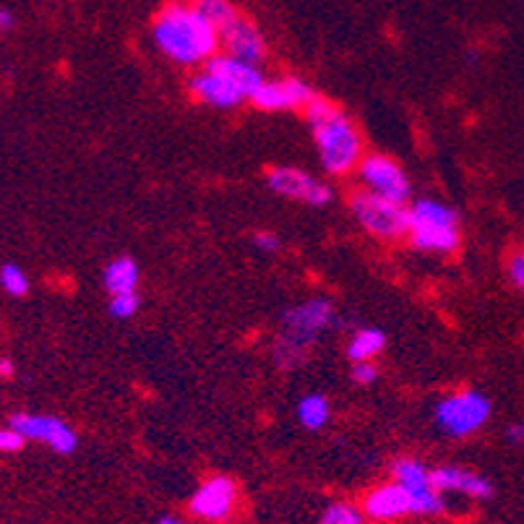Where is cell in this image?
<instances>
[{
  "instance_id": "cell-28",
  "label": "cell",
  "mask_w": 524,
  "mask_h": 524,
  "mask_svg": "<svg viewBox=\"0 0 524 524\" xmlns=\"http://www.w3.org/2000/svg\"><path fill=\"white\" fill-rule=\"evenodd\" d=\"M509 280L514 287L524 290V248L509 258Z\"/></svg>"
},
{
  "instance_id": "cell-3",
  "label": "cell",
  "mask_w": 524,
  "mask_h": 524,
  "mask_svg": "<svg viewBox=\"0 0 524 524\" xmlns=\"http://www.w3.org/2000/svg\"><path fill=\"white\" fill-rule=\"evenodd\" d=\"M407 214H409L407 241L415 250L451 256L459 248L462 230L454 206L439 199H415L412 203H407Z\"/></svg>"
},
{
  "instance_id": "cell-11",
  "label": "cell",
  "mask_w": 524,
  "mask_h": 524,
  "mask_svg": "<svg viewBox=\"0 0 524 524\" xmlns=\"http://www.w3.org/2000/svg\"><path fill=\"white\" fill-rule=\"evenodd\" d=\"M266 186L282 199L303 202L308 206H329L334 199V188L329 183L298 167H272L266 172Z\"/></svg>"
},
{
  "instance_id": "cell-25",
  "label": "cell",
  "mask_w": 524,
  "mask_h": 524,
  "mask_svg": "<svg viewBox=\"0 0 524 524\" xmlns=\"http://www.w3.org/2000/svg\"><path fill=\"white\" fill-rule=\"evenodd\" d=\"M27 446L24 436L11 425H0V454H16Z\"/></svg>"
},
{
  "instance_id": "cell-21",
  "label": "cell",
  "mask_w": 524,
  "mask_h": 524,
  "mask_svg": "<svg viewBox=\"0 0 524 524\" xmlns=\"http://www.w3.org/2000/svg\"><path fill=\"white\" fill-rule=\"evenodd\" d=\"M188 3L217 32H222L235 16H241V8L233 0H188Z\"/></svg>"
},
{
  "instance_id": "cell-27",
  "label": "cell",
  "mask_w": 524,
  "mask_h": 524,
  "mask_svg": "<svg viewBox=\"0 0 524 524\" xmlns=\"http://www.w3.org/2000/svg\"><path fill=\"white\" fill-rule=\"evenodd\" d=\"M253 245H256L261 253H277V250L282 248V241H280L274 233L264 230V233H256V235H253Z\"/></svg>"
},
{
  "instance_id": "cell-19",
  "label": "cell",
  "mask_w": 524,
  "mask_h": 524,
  "mask_svg": "<svg viewBox=\"0 0 524 524\" xmlns=\"http://www.w3.org/2000/svg\"><path fill=\"white\" fill-rule=\"evenodd\" d=\"M295 417L311 433L323 431L329 425V420H331V402L323 394H319V392H311V394H306V397L298 400V404H295Z\"/></svg>"
},
{
  "instance_id": "cell-4",
  "label": "cell",
  "mask_w": 524,
  "mask_h": 524,
  "mask_svg": "<svg viewBox=\"0 0 524 524\" xmlns=\"http://www.w3.org/2000/svg\"><path fill=\"white\" fill-rule=\"evenodd\" d=\"M322 167L331 178H345L358 170L365 157V144L361 128L339 107L331 118L311 125Z\"/></svg>"
},
{
  "instance_id": "cell-29",
  "label": "cell",
  "mask_w": 524,
  "mask_h": 524,
  "mask_svg": "<svg viewBox=\"0 0 524 524\" xmlns=\"http://www.w3.org/2000/svg\"><path fill=\"white\" fill-rule=\"evenodd\" d=\"M13 27H16V16H13V11H11V8H5V5H0V35L11 32Z\"/></svg>"
},
{
  "instance_id": "cell-32",
  "label": "cell",
  "mask_w": 524,
  "mask_h": 524,
  "mask_svg": "<svg viewBox=\"0 0 524 524\" xmlns=\"http://www.w3.org/2000/svg\"><path fill=\"white\" fill-rule=\"evenodd\" d=\"M157 524H186L180 517H172V514H162L160 517V522Z\"/></svg>"
},
{
  "instance_id": "cell-5",
  "label": "cell",
  "mask_w": 524,
  "mask_h": 524,
  "mask_svg": "<svg viewBox=\"0 0 524 524\" xmlns=\"http://www.w3.org/2000/svg\"><path fill=\"white\" fill-rule=\"evenodd\" d=\"M350 211L365 233L378 241L392 242L407 238L409 214H407L404 203L389 202L384 196H376L370 191L358 188L350 194Z\"/></svg>"
},
{
  "instance_id": "cell-1",
  "label": "cell",
  "mask_w": 524,
  "mask_h": 524,
  "mask_svg": "<svg viewBox=\"0 0 524 524\" xmlns=\"http://www.w3.org/2000/svg\"><path fill=\"white\" fill-rule=\"evenodd\" d=\"M152 40L162 55L183 68H202L219 52V32L186 0L164 3L152 21Z\"/></svg>"
},
{
  "instance_id": "cell-30",
  "label": "cell",
  "mask_w": 524,
  "mask_h": 524,
  "mask_svg": "<svg viewBox=\"0 0 524 524\" xmlns=\"http://www.w3.org/2000/svg\"><path fill=\"white\" fill-rule=\"evenodd\" d=\"M506 441L509 444H524V425L522 423H514V425H509L506 428Z\"/></svg>"
},
{
  "instance_id": "cell-9",
  "label": "cell",
  "mask_w": 524,
  "mask_h": 524,
  "mask_svg": "<svg viewBox=\"0 0 524 524\" xmlns=\"http://www.w3.org/2000/svg\"><path fill=\"white\" fill-rule=\"evenodd\" d=\"M392 475L412 496V512H415V517H439V514H444V496L433 488L431 467L425 462H420L415 457H402V459L394 462Z\"/></svg>"
},
{
  "instance_id": "cell-17",
  "label": "cell",
  "mask_w": 524,
  "mask_h": 524,
  "mask_svg": "<svg viewBox=\"0 0 524 524\" xmlns=\"http://www.w3.org/2000/svg\"><path fill=\"white\" fill-rule=\"evenodd\" d=\"M203 68H209V71H214V74L230 79L235 86H241L242 91L248 94V102H250V94L266 81L261 66H253V63L238 60V58H233V55H227V52H217L214 58H209V60L203 63Z\"/></svg>"
},
{
  "instance_id": "cell-2",
  "label": "cell",
  "mask_w": 524,
  "mask_h": 524,
  "mask_svg": "<svg viewBox=\"0 0 524 524\" xmlns=\"http://www.w3.org/2000/svg\"><path fill=\"white\" fill-rule=\"evenodd\" d=\"M339 323L337 308L329 298H308L284 308L272 358L280 370H295L308 361L322 337Z\"/></svg>"
},
{
  "instance_id": "cell-8",
  "label": "cell",
  "mask_w": 524,
  "mask_h": 524,
  "mask_svg": "<svg viewBox=\"0 0 524 524\" xmlns=\"http://www.w3.org/2000/svg\"><path fill=\"white\" fill-rule=\"evenodd\" d=\"M355 172H358L363 191L384 196L389 202L404 203V206L412 202L409 175L404 172V167L397 160H392L386 155H365Z\"/></svg>"
},
{
  "instance_id": "cell-22",
  "label": "cell",
  "mask_w": 524,
  "mask_h": 524,
  "mask_svg": "<svg viewBox=\"0 0 524 524\" xmlns=\"http://www.w3.org/2000/svg\"><path fill=\"white\" fill-rule=\"evenodd\" d=\"M365 514L361 512V506L347 504V501H334L323 509L319 524H365Z\"/></svg>"
},
{
  "instance_id": "cell-26",
  "label": "cell",
  "mask_w": 524,
  "mask_h": 524,
  "mask_svg": "<svg viewBox=\"0 0 524 524\" xmlns=\"http://www.w3.org/2000/svg\"><path fill=\"white\" fill-rule=\"evenodd\" d=\"M353 381L358 386H373L378 381V368L373 361H365V363H353V370H350Z\"/></svg>"
},
{
  "instance_id": "cell-20",
  "label": "cell",
  "mask_w": 524,
  "mask_h": 524,
  "mask_svg": "<svg viewBox=\"0 0 524 524\" xmlns=\"http://www.w3.org/2000/svg\"><path fill=\"white\" fill-rule=\"evenodd\" d=\"M384 347H386V334L376 326H363L350 337L347 358L353 363H365V361H373L376 355H381Z\"/></svg>"
},
{
  "instance_id": "cell-18",
  "label": "cell",
  "mask_w": 524,
  "mask_h": 524,
  "mask_svg": "<svg viewBox=\"0 0 524 524\" xmlns=\"http://www.w3.org/2000/svg\"><path fill=\"white\" fill-rule=\"evenodd\" d=\"M141 282V269L139 261L131 256H118L113 258L105 272H102V284L110 295H121V292H139Z\"/></svg>"
},
{
  "instance_id": "cell-12",
  "label": "cell",
  "mask_w": 524,
  "mask_h": 524,
  "mask_svg": "<svg viewBox=\"0 0 524 524\" xmlns=\"http://www.w3.org/2000/svg\"><path fill=\"white\" fill-rule=\"evenodd\" d=\"M314 86L300 76H282V79H266L253 94L250 105L261 113H287V110H303L314 99Z\"/></svg>"
},
{
  "instance_id": "cell-24",
  "label": "cell",
  "mask_w": 524,
  "mask_h": 524,
  "mask_svg": "<svg viewBox=\"0 0 524 524\" xmlns=\"http://www.w3.org/2000/svg\"><path fill=\"white\" fill-rule=\"evenodd\" d=\"M141 308V295L139 292H121V295H110V316L118 319V322H128L139 314Z\"/></svg>"
},
{
  "instance_id": "cell-10",
  "label": "cell",
  "mask_w": 524,
  "mask_h": 524,
  "mask_svg": "<svg viewBox=\"0 0 524 524\" xmlns=\"http://www.w3.org/2000/svg\"><path fill=\"white\" fill-rule=\"evenodd\" d=\"M241 490L238 483L227 475H211L206 478L188 498V512L209 524H225L238 509Z\"/></svg>"
},
{
  "instance_id": "cell-14",
  "label": "cell",
  "mask_w": 524,
  "mask_h": 524,
  "mask_svg": "<svg viewBox=\"0 0 524 524\" xmlns=\"http://www.w3.org/2000/svg\"><path fill=\"white\" fill-rule=\"evenodd\" d=\"M188 94L202 102L206 107H214V110H235L241 107L242 102H248V94L242 91L241 86H235L230 79L203 68L196 71L191 79H188Z\"/></svg>"
},
{
  "instance_id": "cell-23",
  "label": "cell",
  "mask_w": 524,
  "mask_h": 524,
  "mask_svg": "<svg viewBox=\"0 0 524 524\" xmlns=\"http://www.w3.org/2000/svg\"><path fill=\"white\" fill-rule=\"evenodd\" d=\"M0 287L11 298H24L29 292V277L19 264L8 261V264L0 266Z\"/></svg>"
},
{
  "instance_id": "cell-16",
  "label": "cell",
  "mask_w": 524,
  "mask_h": 524,
  "mask_svg": "<svg viewBox=\"0 0 524 524\" xmlns=\"http://www.w3.org/2000/svg\"><path fill=\"white\" fill-rule=\"evenodd\" d=\"M431 480L433 488L444 496V493H462L478 501L493 498V483L483 478L480 472H472L467 467H457V464H444L431 470Z\"/></svg>"
},
{
  "instance_id": "cell-15",
  "label": "cell",
  "mask_w": 524,
  "mask_h": 524,
  "mask_svg": "<svg viewBox=\"0 0 524 524\" xmlns=\"http://www.w3.org/2000/svg\"><path fill=\"white\" fill-rule=\"evenodd\" d=\"M361 512L370 522H394V520L415 514L412 512V496L397 480L368 490L363 504H361Z\"/></svg>"
},
{
  "instance_id": "cell-7",
  "label": "cell",
  "mask_w": 524,
  "mask_h": 524,
  "mask_svg": "<svg viewBox=\"0 0 524 524\" xmlns=\"http://www.w3.org/2000/svg\"><path fill=\"white\" fill-rule=\"evenodd\" d=\"M8 425L24 436V441L47 446L60 457H68L79 449V433L74 425H68L58 415H44V412H16Z\"/></svg>"
},
{
  "instance_id": "cell-31",
  "label": "cell",
  "mask_w": 524,
  "mask_h": 524,
  "mask_svg": "<svg viewBox=\"0 0 524 524\" xmlns=\"http://www.w3.org/2000/svg\"><path fill=\"white\" fill-rule=\"evenodd\" d=\"M16 376V363L11 358H0V378H13Z\"/></svg>"
},
{
  "instance_id": "cell-6",
  "label": "cell",
  "mask_w": 524,
  "mask_h": 524,
  "mask_svg": "<svg viewBox=\"0 0 524 524\" xmlns=\"http://www.w3.org/2000/svg\"><path fill=\"white\" fill-rule=\"evenodd\" d=\"M493 404L480 389H459L454 394H446L433 409V420L439 431L451 439H467L478 433L490 420Z\"/></svg>"
},
{
  "instance_id": "cell-13",
  "label": "cell",
  "mask_w": 524,
  "mask_h": 524,
  "mask_svg": "<svg viewBox=\"0 0 524 524\" xmlns=\"http://www.w3.org/2000/svg\"><path fill=\"white\" fill-rule=\"evenodd\" d=\"M219 44L227 55L238 58V60H245V63H253V66H261L266 60V37L264 32L248 19V16H235L222 32H219Z\"/></svg>"
}]
</instances>
